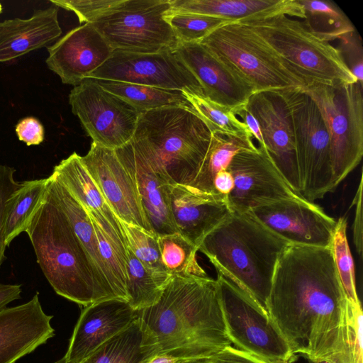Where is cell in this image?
Returning <instances> with one entry per match:
<instances>
[{
	"label": "cell",
	"mask_w": 363,
	"mask_h": 363,
	"mask_svg": "<svg viewBox=\"0 0 363 363\" xmlns=\"http://www.w3.org/2000/svg\"><path fill=\"white\" fill-rule=\"evenodd\" d=\"M26 233L38 264L57 294L83 307L104 300L118 299L106 277L75 234L48 186Z\"/></svg>",
	"instance_id": "obj_3"
},
{
	"label": "cell",
	"mask_w": 363,
	"mask_h": 363,
	"mask_svg": "<svg viewBox=\"0 0 363 363\" xmlns=\"http://www.w3.org/2000/svg\"><path fill=\"white\" fill-rule=\"evenodd\" d=\"M1 11H2V6H1V4L0 3V13H1Z\"/></svg>",
	"instance_id": "obj_51"
},
{
	"label": "cell",
	"mask_w": 363,
	"mask_h": 363,
	"mask_svg": "<svg viewBox=\"0 0 363 363\" xmlns=\"http://www.w3.org/2000/svg\"><path fill=\"white\" fill-rule=\"evenodd\" d=\"M16 133L18 139L27 145L40 144L44 140V128L42 124L33 117H26L17 123Z\"/></svg>",
	"instance_id": "obj_42"
},
{
	"label": "cell",
	"mask_w": 363,
	"mask_h": 363,
	"mask_svg": "<svg viewBox=\"0 0 363 363\" xmlns=\"http://www.w3.org/2000/svg\"><path fill=\"white\" fill-rule=\"evenodd\" d=\"M169 201L177 232L198 248L230 213L226 198L188 185H169Z\"/></svg>",
	"instance_id": "obj_22"
},
{
	"label": "cell",
	"mask_w": 363,
	"mask_h": 363,
	"mask_svg": "<svg viewBox=\"0 0 363 363\" xmlns=\"http://www.w3.org/2000/svg\"><path fill=\"white\" fill-rule=\"evenodd\" d=\"M362 325L363 313L361 302L355 303L348 302L346 349L348 363H363Z\"/></svg>",
	"instance_id": "obj_39"
},
{
	"label": "cell",
	"mask_w": 363,
	"mask_h": 363,
	"mask_svg": "<svg viewBox=\"0 0 363 363\" xmlns=\"http://www.w3.org/2000/svg\"><path fill=\"white\" fill-rule=\"evenodd\" d=\"M16 169L0 164V267L6 259V229L12 197L20 182L14 178Z\"/></svg>",
	"instance_id": "obj_38"
},
{
	"label": "cell",
	"mask_w": 363,
	"mask_h": 363,
	"mask_svg": "<svg viewBox=\"0 0 363 363\" xmlns=\"http://www.w3.org/2000/svg\"><path fill=\"white\" fill-rule=\"evenodd\" d=\"M239 23L249 26L311 84L357 82L336 47L311 33L303 21L282 14Z\"/></svg>",
	"instance_id": "obj_7"
},
{
	"label": "cell",
	"mask_w": 363,
	"mask_h": 363,
	"mask_svg": "<svg viewBox=\"0 0 363 363\" xmlns=\"http://www.w3.org/2000/svg\"><path fill=\"white\" fill-rule=\"evenodd\" d=\"M171 9L246 22L286 15L303 18L298 0H170Z\"/></svg>",
	"instance_id": "obj_25"
},
{
	"label": "cell",
	"mask_w": 363,
	"mask_h": 363,
	"mask_svg": "<svg viewBox=\"0 0 363 363\" xmlns=\"http://www.w3.org/2000/svg\"><path fill=\"white\" fill-rule=\"evenodd\" d=\"M309 363H330L328 361L324 359H317V360H308Z\"/></svg>",
	"instance_id": "obj_49"
},
{
	"label": "cell",
	"mask_w": 363,
	"mask_h": 363,
	"mask_svg": "<svg viewBox=\"0 0 363 363\" xmlns=\"http://www.w3.org/2000/svg\"><path fill=\"white\" fill-rule=\"evenodd\" d=\"M212 133L190 108L165 107L142 112L123 146L143 158L169 185H190L208 151Z\"/></svg>",
	"instance_id": "obj_5"
},
{
	"label": "cell",
	"mask_w": 363,
	"mask_h": 363,
	"mask_svg": "<svg viewBox=\"0 0 363 363\" xmlns=\"http://www.w3.org/2000/svg\"><path fill=\"white\" fill-rule=\"evenodd\" d=\"M162 264L170 276H206L196 259L198 248L179 233L157 236Z\"/></svg>",
	"instance_id": "obj_32"
},
{
	"label": "cell",
	"mask_w": 363,
	"mask_h": 363,
	"mask_svg": "<svg viewBox=\"0 0 363 363\" xmlns=\"http://www.w3.org/2000/svg\"><path fill=\"white\" fill-rule=\"evenodd\" d=\"M347 306L331 246L289 245L276 267L267 309L292 352L348 363Z\"/></svg>",
	"instance_id": "obj_1"
},
{
	"label": "cell",
	"mask_w": 363,
	"mask_h": 363,
	"mask_svg": "<svg viewBox=\"0 0 363 363\" xmlns=\"http://www.w3.org/2000/svg\"><path fill=\"white\" fill-rule=\"evenodd\" d=\"M88 78L128 82L204 96L200 83L176 50L151 53L114 50L108 60Z\"/></svg>",
	"instance_id": "obj_13"
},
{
	"label": "cell",
	"mask_w": 363,
	"mask_h": 363,
	"mask_svg": "<svg viewBox=\"0 0 363 363\" xmlns=\"http://www.w3.org/2000/svg\"><path fill=\"white\" fill-rule=\"evenodd\" d=\"M227 169L234 182L226 198L231 212L247 213L257 207L301 196L291 189L266 150L259 146L238 152Z\"/></svg>",
	"instance_id": "obj_14"
},
{
	"label": "cell",
	"mask_w": 363,
	"mask_h": 363,
	"mask_svg": "<svg viewBox=\"0 0 363 363\" xmlns=\"http://www.w3.org/2000/svg\"><path fill=\"white\" fill-rule=\"evenodd\" d=\"M327 127L335 189L359 164L363 155V84H313L305 89Z\"/></svg>",
	"instance_id": "obj_8"
},
{
	"label": "cell",
	"mask_w": 363,
	"mask_h": 363,
	"mask_svg": "<svg viewBox=\"0 0 363 363\" xmlns=\"http://www.w3.org/2000/svg\"><path fill=\"white\" fill-rule=\"evenodd\" d=\"M119 222L127 247L151 274L167 284L172 276L162 264L157 236L137 225L121 220Z\"/></svg>",
	"instance_id": "obj_35"
},
{
	"label": "cell",
	"mask_w": 363,
	"mask_h": 363,
	"mask_svg": "<svg viewBox=\"0 0 363 363\" xmlns=\"http://www.w3.org/2000/svg\"><path fill=\"white\" fill-rule=\"evenodd\" d=\"M176 50L210 100L233 111L244 106L254 93L247 82L200 43H180Z\"/></svg>",
	"instance_id": "obj_21"
},
{
	"label": "cell",
	"mask_w": 363,
	"mask_h": 363,
	"mask_svg": "<svg viewBox=\"0 0 363 363\" xmlns=\"http://www.w3.org/2000/svg\"><path fill=\"white\" fill-rule=\"evenodd\" d=\"M362 176H361L358 190L353 200L355 206L354 220L353 223V239L356 250L359 255L362 252Z\"/></svg>",
	"instance_id": "obj_44"
},
{
	"label": "cell",
	"mask_w": 363,
	"mask_h": 363,
	"mask_svg": "<svg viewBox=\"0 0 363 363\" xmlns=\"http://www.w3.org/2000/svg\"><path fill=\"white\" fill-rule=\"evenodd\" d=\"M143 339L138 318L130 326L104 342L81 363H147L156 355L143 345Z\"/></svg>",
	"instance_id": "obj_28"
},
{
	"label": "cell",
	"mask_w": 363,
	"mask_h": 363,
	"mask_svg": "<svg viewBox=\"0 0 363 363\" xmlns=\"http://www.w3.org/2000/svg\"><path fill=\"white\" fill-rule=\"evenodd\" d=\"M54 363H73V362L67 361V359L64 356L62 358H61L60 359L57 360V362H55Z\"/></svg>",
	"instance_id": "obj_50"
},
{
	"label": "cell",
	"mask_w": 363,
	"mask_h": 363,
	"mask_svg": "<svg viewBox=\"0 0 363 363\" xmlns=\"http://www.w3.org/2000/svg\"><path fill=\"white\" fill-rule=\"evenodd\" d=\"M51 174L86 211L101 214L111 222L119 221L77 152L55 165Z\"/></svg>",
	"instance_id": "obj_26"
},
{
	"label": "cell",
	"mask_w": 363,
	"mask_h": 363,
	"mask_svg": "<svg viewBox=\"0 0 363 363\" xmlns=\"http://www.w3.org/2000/svg\"><path fill=\"white\" fill-rule=\"evenodd\" d=\"M304 12L306 28L320 39L330 43L356 30L344 11L330 0H298Z\"/></svg>",
	"instance_id": "obj_30"
},
{
	"label": "cell",
	"mask_w": 363,
	"mask_h": 363,
	"mask_svg": "<svg viewBox=\"0 0 363 363\" xmlns=\"http://www.w3.org/2000/svg\"><path fill=\"white\" fill-rule=\"evenodd\" d=\"M21 291V284H0V311L12 301L19 299Z\"/></svg>",
	"instance_id": "obj_46"
},
{
	"label": "cell",
	"mask_w": 363,
	"mask_h": 363,
	"mask_svg": "<svg viewBox=\"0 0 363 363\" xmlns=\"http://www.w3.org/2000/svg\"><path fill=\"white\" fill-rule=\"evenodd\" d=\"M252 138L248 135L212 133L211 145L202 166L194 182L188 186L203 193L214 194L213 181L216 174L227 169L238 152L256 147Z\"/></svg>",
	"instance_id": "obj_27"
},
{
	"label": "cell",
	"mask_w": 363,
	"mask_h": 363,
	"mask_svg": "<svg viewBox=\"0 0 363 363\" xmlns=\"http://www.w3.org/2000/svg\"><path fill=\"white\" fill-rule=\"evenodd\" d=\"M180 43H199L213 30L230 21L218 17L176 11L170 9L164 16Z\"/></svg>",
	"instance_id": "obj_36"
},
{
	"label": "cell",
	"mask_w": 363,
	"mask_h": 363,
	"mask_svg": "<svg viewBox=\"0 0 363 363\" xmlns=\"http://www.w3.org/2000/svg\"><path fill=\"white\" fill-rule=\"evenodd\" d=\"M126 268V289L130 306L140 311L157 303L168 283L151 274L128 247Z\"/></svg>",
	"instance_id": "obj_33"
},
{
	"label": "cell",
	"mask_w": 363,
	"mask_h": 363,
	"mask_svg": "<svg viewBox=\"0 0 363 363\" xmlns=\"http://www.w3.org/2000/svg\"><path fill=\"white\" fill-rule=\"evenodd\" d=\"M290 109L301 195L315 200L335 190L330 135L322 115L303 89L286 92Z\"/></svg>",
	"instance_id": "obj_9"
},
{
	"label": "cell",
	"mask_w": 363,
	"mask_h": 363,
	"mask_svg": "<svg viewBox=\"0 0 363 363\" xmlns=\"http://www.w3.org/2000/svg\"><path fill=\"white\" fill-rule=\"evenodd\" d=\"M121 0H50L57 7L74 12L80 23H92Z\"/></svg>",
	"instance_id": "obj_40"
},
{
	"label": "cell",
	"mask_w": 363,
	"mask_h": 363,
	"mask_svg": "<svg viewBox=\"0 0 363 363\" xmlns=\"http://www.w3.org/2000/svg\"><path fill=\"white\" fill-rule=\"evenodd\" d=\"M81 159L116 217L152 233L135 182L118 160L115 150L92 142L89 152Z\"/></svg>",
	"instance_id": "obj_17"
},
{
	"label": "cell",
	"mask_w": 363,
	"mask_h": 363,
	"mask_svg": "<svg viewBox=\"0 0 363 363\" xmlns=\"http://www.w3.org/2000/svg\"><path fill=\"white\" fill-rule=\"evenodd\" d=\"M52 315L36 293L28 302L0 311V363H15L55 335Z\"/></svg>",
	"instance_id": "obj_20"
},
{
	"label": "cell",
	"mask_w": 363,
	"mask_h": 363,
	"mask_svg": "<svg viewBox=\"0 0 363 363\" xmlns=\"http://www.w3.org/2000/svg\"><path fill=\"white\" fill-rule=\"evenodd\" d=\"M225 328L238 349L271 363H291L296 355L269 314L244 290L217 276Z\"/></svg>",
	"instance_id": "obj_11"
},
{
	"label": "cell",
	"mask_w": 363,
	"mask_h": 363,
	"mask_svg": "<svg viewBox=\"0 0 363 363\" xmlns=\"http://www.w3.org/2000/svg\"><path fill=\"white\" fill-rule=\"evenodd\" d=\"M48 177L20 182L14 192L6 229V245L9 246L15 238L26 232L29 221L44 200Z\"/></svg>",
	"instance_id": "obj_31"
},
{
	"label": "cell",
	"mask_w": 363,
	"mask_h": 363,
	"mask_svg": "<svg viewBox=\"0 0 363 363\" xmlns=\"http://www.w3.org/2000/svg\"><path fill=\"white\" fill-rule=\"evenodd\" d=\"M233 185L234 182L231 174L228 169H224L218 173L213 181V194L227 198Z\"/></svg>",
	"instance_id": "obj_45"
},
{
	"label": "cell",
	"mask_w": 363,
	"mask_h": 363,
	"mask_svg": "<svg viewBox=\"0 0 363 363\" xmlns=\"http://www.w3.org/2000/svg\"><path fill=\"white\" fill-rule=\"evenodd\" d=\"M116 154L132 177L152 233L157 236L178 233L169 208L168 182L140 156L122 146Z\"/></svg>",
	"instance_id": "obj_23"
},
{
	"label": "cell",
	"mask_w": 363,
	"mask_h": 363,
	"mask_svg": "<svg viewBox=\"0 0 363 363\" xmlns=\"http://www.w3.org/2000/svg\"><path fill=\"white\" fill-rule=\"evenodd\" d=\"M47 49L48 68L62 83L74 86L87 79L113 52L92 23L73 28Z\"/></svg>",
	"instance_id": "obj_18"
},
{
	"label": "cell",
	"mask_w": 363,
	"mask_h": 363,
	"mask_svg": "<svg viewBox=\"0 0 363 363\" xmlns=\"http://www.w3.org/2000/svg\"><path fill=\"white\" fill-rule=\"evenodd\" d=\"M182 92L192 111L206 123L212 133L252 136L231 108L218 104L204 96L188 91Z\"/></svg>",
	"instance_id": "obj_34"
},
{
	"label": "cell",
	"mask_w": 363,
	"mask_h": 363,
	"mask_svg": "<svg viewBox=\"0 0 363 363\" xmlns=\"http://www.w3.org/2000/svg\"><path fill=\"white\" fill-rule=\"evenodd\" d=\"M184 360L166 354L156 355L147 363H183Z\"/></svg>",
	"instance_id": "obj_47"
},
{
	"label": "cell",
	"mask_w": 363,
	"mask_h": 363,
	"mask_svg": "<svg viewBox=\"0 0 363 363\" xmlns=\"http://www.w3.org/2000/svg\"><path fill=\"white\" fill-rule=\"evenodd\" d=\"M128 301L108 299L94 303L81 311L65 357L81 363L109 339L127 329L138 318Z\"/></svg>",
	"instance_id": "obj_19"
},
{
	"label": "cell",
	"mask_w": 363,
	"mask_h": 363,
	"mask_svg": "<svg viewBox=\"0 0 363 363\" xmlns=\"http://www.w3.org/2000/svg\"><path fill=\"white\" fill-rule=\"evenodd\" d=\"M347 220L340 218L333 238L331 247L338 273L347 301L352 303L359 302L357 294L354 262L347 238Z\"/></svg>",
	"instance_id": "obj_37"
},
{
	"label": "cell",
	"mask_w": 363,
	"mask_h": 363,
	"mask_svg": "<svg viewBox=\"0 0 363 363\" xmlns=\"http://www.w3.org/2000/svg\"><path fill=\"white\" fill-rule=\"evenodd\" d=\"M95 80L106 91L123 99L140 113L173 106L191 109L182 91L112 80Z\"/></svg>",
	"instance_id": "obj_29"
},
{
	"label": "cell",
	"mask_w": 363,
	"mask_h": 363,
	"mask_svg": "<svg viewBox=\"0 0 363 363\" xmlns=\"http://www.w3.org/2000/svg\"><path fill=\"white\" fill-rule=\"evenodd\" d=\"M249 213L290 245L330 247L337 220L302 196L257 207Z\"/></svg>",
	"instance_id": "obj_16"
},
{
	"label": "cell",
	"mask_w": 363,
	"mask_h": 363,
	"mask_svg": "<svg viewBox=\"0 0 363 363\" xmlns=\"http://www.w3.org/2000/svg\"><path fill=\"white\" fill-rule=\"evenodd\" d=\"M283 363H289V362H283Z\"/></svg>",
	"instance_id": "obj_52"
},
{
	"label": "cell",
	"mask_w": 363,
	"mask_h": 363,
	"mask_svg": "<svg viewBox=\"0 0 363 363\" xmlns=\"http://www.w3.org/2000/svg\"><path fill=\"white\" fill-rule=\"evenodd\" d=\"M289 245L249 213L230 212L205 237L199 251L218 274L244 290L267 313L275 269Z\"/></svg>",
	"instance_id": "obj_4"
},
{
	"label": "cell",
	"mask_w": 363,
	"mask_h": 363,
	"mask_svg": "<svg viewBox=\"0 0 363 363\" xmlns=\"http://www.w3.org/2000/svg\"><path fill=\"white\" fill-rule=\"evenodd\" d=\"M170 0H121L92 24L114 50L151 53L179 44L165 20Z\"/></svg>",
	"instance_id": "obj_10"
},
{
	"label": "cell",
	"mask_w": 363,
	"mask_h": 363,
	"mask_svg": "<svg viewBox=\"0 0 363 363\" xmlns=\"http://www.w3.org/2000/svg\"><path fill=\"white\" fill-rule=\"evenodd\" d=\"M143 344L155 355L210 358L231 345L218 284L206 276H172L155 305L139 311Z\"/></svg>",
	"instance_id": "obj_2"
},
{
	"label": "cell",
	"mask_w": 363,
	"mask_h": 363,
	"mask_svg": "<svg viewBox=\"0 0 363 363\" xmlns=\"http://www.w3.org/2000/svg\"><path fill=\"white\" fill-rule=\"evenodd\" d=\"M69 103L93 142L116 150L133 136L140 113L95 79L87 78L74 86Z\"/></svg>",
	"instance_id": "obj_12"
},
{
	"label": "cell",
	"mask_w": 363,
	"mask_h": 363,
	"mask_svg": "<svg viewBox=\"0 0 363 363\" xmlns=\"http://www.w3.org/2000/svg\"><path fill=\"white\" fill-rule=\"evenodd\" d=\"M183 363H211L210 358H202L185 361Z\"/></svg>",
	"instance_id": "obj_48"
},
{
	"label": "cell",
	"mask_w": 363,
	"mask_h": 363,
	"mask_svg": "<svg viewBox=\"0 0 363 363\" xmlns=\"http://www.w3.org/2000/svg\"><path fill=\"white\" fill-rule=\"evenodd\" d=\"M211 363H271L231 345L210 357Z\"/></svg>",
	"instance_id": "obj_43"
},
{
	"label": "cell",
	"mask_w": 363,
	"mask_h": 363,
	"mask_svg": "<svg viewBox=\"0 0 363 363\" xmlns=\"http://www.w3.org/2000/svg\"><path fill=\"white\" fill-rule=\"evenodd\" d=\"M199 43L254 92L303 89L311 85L244 23L223 25Z\"/></svg>",
	"instance_id": "obj_6"
},
{
	"label": "cell",
	"mask_w": 363,
	"mask_h": 363,
	"mask_svg": "<svg viewBox=\"0 0 363 363\" xmlns=\"http://www.w3.org/2000/svg\"><path fill=\"white\" fill-rule=\"evenodd\" d=\"M287 91L254 92L245 107L257 120L264 150L274 165L291 189L301 196Z\"/></svg>",
	"instance_id": "obj_15"
},
{
	"label": "cell",
	"mask_w": 363,
	"mask_h": 363,
	"mask_svg": "<svg viewBox=\"0 0 363 363\" xmlns=\"http://www.w3.org/2000/svg\"><path fill=\"white\" fill-rule=\"evenodd\" d=\"M61 34L58 7L55 5L36 10L27 19L16 18L0 22V62L50 46Z\"/></svg>",
	"instance_id": "obj_24"
},
{
	"label": "cell",
	"mask_w": 363,
	"mask_h": 363,
	"mask_svg": "<svg viewBox=\"0 0 363 363\" xmlns=\"http://www.w3.org/2000/svg\"><path fill=\"white\" fill-rule=\"evenodd\" d=\"M338 50L345 64L356 79L363 84V48L362 39L354 30L338 39Z\"/></svg>",
	"instance_id": "obj_41"
}]
</instances>
